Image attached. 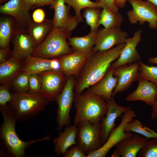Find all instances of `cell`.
I'll return each mask as SVG.
<instances>
[{
  "mask_svg": "<svg viewBox=\"0 0 157 157\" xmlns=\"http://www.w3.org/2000/svg\"><path fill=\"white\" fill-rule=\"evenodd\" d=\"M125 43L102 52H97L87 61L76 78L75 93L81 94L86 88L99 82L105 76L111 64L118 58Z\"/></svg>",
  "mask_w": 157,
  "mask_h": 157,
  "instance_id": "6da1fadb",
  "label": "cell"
},
{
  "mask_svg": "<svg viewBox=\"0 0 157 157\" xmlns=\"http://www.w3.org/2000/svg\"><path fill=\"white\" fill-rule=\"evenodd\" d=\"M0 110L3 118L0 131L1 156L23 157L26 149L31 145L38 142L51 140L49 134L36 140L27 141L22 140L16 132V124L17 121L14 110L9 105L0 107Z\"/></svg>",
  "mask_w": 157,
  "mask_h": 157,
  "instance_id": "7a4b0ae2",
  "label": "cell"
},
{
  "mask_svg": "<svg viewBox=\"0 0 157 157\" xmlns=\"http://www.w3.org/2000/svg\"><path fill=\"white\" fill-rule=\"evenodd\" d=\"M74 102L76 110L74 122L77 126L84 121L92 123L101 122L108 110L105 99L88 89L81 94L75 93Z\"/></svg>",
  "mask_w": 157,
  "mask_h": 157,
  "instance_id": "3957f363",
  "label": "cell"
},
{
  "mask_svg": "<svg viewBox=\"0 0 157 157\" xmlns=\"http://www.w3.org/2000/svg\"><path fill=\"white\" fill-rule=\"evenodd\" d=\"M72 32L53 27L42 43L34 49L32 56L52 59L70 53L73 51L67 41Z\"/></svg>",
  "mask_w": 157,
  "mask_h": 157,
  "instance_id": "277c9868",
  "label": "cell"
},
{
  "mask_svg": "<svg viewBox=\"0 0 157 157\" xmlns=\"http://www.w3.org/2000/svg\"><path fill=\"white\" fill-rule=\"evenodd\" d=\"M49 102L39 94L15 92L9 103L19 122L28 120L36 116L45 108Z\"/></svg>",
  "mask_w": 157,
  "mask_h": 157,
  "instance_id": "5b68a950",
  "label": "cell"
},
{
  "mask_svg": "<svg viewBox=\"0 0 157 157\" xmlns=\"http://www.w3.org/2000/svg\"><path fill=\"white\" fill-rule=\"evenodd\" d=\"M77 126L76 144L84 154H88L102 146L101 121L92 123L84 121Z\"/></svg>",
  "mask_w": 157,
  "mask_h": 157,
  "instance_id": "8992f818",
  "label": "cell"
},
{
  "mask_svg": "<svg viewBox=\"0 0 157 157\" xmlns=\"http://www.w3.org/2000/svg\"><path fill=\"white\" fill-rule=\"evenodd\" d=\"M76 80L74 76L69 77L62 91L56 99L58 108L56 120L58 130L70 124V112L74 101Z\"/></svg>",
  "mask_w": 157,
  "mask_h": 157,
  "instance_id": "52a82bcc",
  "label": "cell"
},
{
  "mask_svg": "<svg viewBox=\"0 0 157 157\" xmlns=\"http://www.w3.org/2000/svg\"><path fill=\"white\" fill-rule=\"evenodd\" d=\"M41 81L39 94L49 102L56 101L67 78L62 70H49L38 74Z\"/></svg>",
  "mask_w": 157,
  "mask_h": 157,
  "instance_id": "ba28073f",
  "label": "cell"
},
{
  "mask_svg": "<svg viewBox=\"0 0 157 157\" xmlns=\"http://www.w3.org/2000/svg\"><path fill=\"white\" fill-rule=\"evenodd\" d=\"M128 1L132 7V10L128 11L127 13L129 22L132 24L139 23L143 25L147 22L151 29H156L157 9L156 6L148 0Z\"/></svg>",
  "mask_w": 157,
  "mask_h": 157,
  "instance_id": "9c48e42d",
  "label": "cell"
},
{
  "mask_svg": "<svg viewBox=\"0 0 157 157\" xmlns=\"http://www.w3.org/2000/svg\"><path fill=\"white\" fill-rule=\"evenodd\" d=\"M135 112L131 109L124 113L122 117L120 123L110 132L106 142L99 149L87 155L86 157H105L110 150L124 139L131 136V132H126V124L133 120Z\"/></svg>",
  "mask_w": 157,
  "mask_h": 157,
  "instance_id": "30bf717a",
  "label": "cell"
},
{
  "mask_svg": "<svg viewBox=\"0 0 157 157\" xmlns=\"http://www.w3.org/2000/svg\"><path fill=\"white\" fill-rule=\"evenodd\" d=\"M128 35V33L123 31L120 28L99 30L92 50L93 55L97 52L106 51L115 45L125 43Z\"/></svg>",
  "mask_w": 157,
  "mask_h": 157,
  "instance_id": "8fae6325",
  "label": "cell"
},
{
  "mask_svg": "<svg viewBox=\"0 0 157 157\" xmlns=\"http://www.w3.org/2000/svg\"><path fill=\"white\" fill-rule=\"evenodd\" d=\"M33 7L25 0H10L0 6V13L12 17L21 27L26 29L33 21L29 11Z\"/></svg>",
  "mask_w": 157,
  "mask_h": 157,
  "instance_id": "7c38bea8",
  "label": "cell"
},
{
  "mask_svg": "<svg viewBox=\"0 0 157 157\" xmlns=\"http://www.w3.org/2000/svg\"><path fill=\"white\" fill-rule=\"evenodd\" d=\"M140 60L133 64L122 65L115 69L114 75L118 77V80L113 92V97L118 93L127 90L133 82L138 80L140 78L139 68Z\"/></svg>",
  "mask_w": 157,
  "mask_h": 157,
  "instance_id": "4fadbf2b",
  "label": "cell"
},
{
  "mask_svg": "<svg viewBox=\"0 0 157 157\" xmlns=\"http://www.w3.org/2000/svg\"><path fill=\"white\" fill-rule=\"evenodd\" d=\"M105 100L108 105V110L101 121V137L103 145L106 141L111 131L115 127L116 119L131 109L129 106H123L117 104L113 97Z\"/></svg>",
  "mask_w": 157,
  "mask_h": 157,
  "instance_id": "5bb4252c",
  "label": "cell"
},
{
  "mask_svg": "<svg viewBox=\"0 0 157 157\" xmlns=\"http://www.w3.org/2000/svg\"><path fill=\"white\" fill-rule=\"evenodd\" d=\"M64 0H55L50 5L54 10L52 19L54 28H60L72 32L77 26L79 23L75 16L69 14V9L65 5Z\"/></svg>",
  "mask_w": 157,
  "mask_h": 157,
  "instance_id": "9a60e30c",
  "label": "cell"
},
{
  "mask_svg": "<svg viewBox=\"0 0 157 157\" xmlns=\"http://www.w3.org/2000/svg\"><path fill=\"white\" fill-rule=\"evenodd\" d=\"M142 32L141 29L135 31L132 38L126 39L125 45L118 59L111 64L112 68L115 69L120 66L141 60V57L136 48L142 40Z\"/></svg>",
  "mask_w": 157,
  "mask_h": 157,
  "instance_id": "2e32d148",
  "label": "cell"
},
{
  "mask_svg": "<svg viewBox=\"0 0 157 157\" xmlns=\"http://www.w3.org/2000/svg\"><path fill=\"white\" fill-rule=\"evenodd\" d=\"M90 57L82 52L74 51L58 57L61 68L67 78L71 76L76 78L79 75L84 64Z\"/></svg>",
  "mask_w": 157,
  "mask_h": 157,
  "instance_id": "e0dca14e",
  "label": "cell"
},
{
  "mask_svg": "<svg viewBox=\"0 0 157 157\" xmlns=\"http://www.w3.org/2000/svg\"><path fill=\"white\" fill-rule=\"evenodd\" d=\"M138 85L134 91L128 95L126 99L129 102L140 101L152 106L157 99V86L152 82L140 78Z\"/></svg>",
  "mask_w": 157,
  "mask_h": 157,
  "instance_id": "ac0fdd59",
  "label": "cell"
},
{
  "mask_svg": "<svg viewBox=\"0 0 157 157\" xmlns=\"http://www.w3.org/2000/svg\"><path fill=\"white\" fill-rule=\"evenodd\" d=\"M11 41L13 45L11 56L20 60L31 55L35 48L32 39L26 30L16 34Z\"/></svg>",
  "mask_w": 157,
  "mask_h": 157,
  "instance_id": "d6986e66",
  "label": "cell"
},
{
  "mask_svg": "<svg viewBox=\"0 0 157 157\" xmlns=\"http://www.w3.org/2000/svg\"><path fill=\"white\" fill-rule=\"evenodd\" d=\"M1 15L0 18V47L5 48L9 47L16 34L26 29L21 27L12 17Z\"/></svg>",
  "mask_w": 157,
  "mask_h": 157,
  "instance_id": "ffe728a7",
  "label": "cell"
},
{
  "mask_svg": "<svg viewBox=\"0 0 157 157\" xmlns=\"http://www.w3.org/2000/svg\"><path fill=\"white\" fill-rule=\"evenodd\" d=\"M115 69L111 66L105 76L99 82L88 89L92 93L105 100L112 98L113 92L117 83L118 78L114 75Z\"/></svg>",
  "mask_w": 157,
  "mask_h": 157,
  "instance_id": "44dd1931",
  "label": "cell"
},
{
  "mask_svg": "<svg viewBox=\"0 0 157 157\" xmlns=\"http://www.w3.org/2000/svg\"><path fill=\"white\" fill-rule=\"evenodd\" d=\"M147 139L137 133L133 134L118 143L115 148L122 157H135L142 149Z\"/></svg>",
  "mask_w": 157,
  "mask_h": 157,
  "instance_id": "7402d4cb",
  "label": "cell"
},
{
  "mask_svg": "<svg viewBox=\"0 0 157 157\" xmlns=\"http://www.w3.org/2000/svg\"><path fill=\"white\" fill-rule=\"evenodd\" d=\"M22 66L23 60L12 56L0 63V85H5L9 89L15 78L22 72Z\"/></svg>",
  "mask_w": 157,
  "mask_h": 157,
  "instance_id": "603a6c76",
  "label": "cell"
},
{
  "mask_svg": "<svg viewBox=\"0 0 157 157\" xmlns=\"http://www.w3.org/2000/svg\"><path fill=\"white\" fill-rule=\"evenodd\" d=\"M77 129L74 124L67 126L54 139V151L57 156L63 155L70 147L76 144Z\"/></svg>",
  "mask_w": 157,
  "mask_h": 157,
  "instance_id": "cb8c5ba5",
  "label": "cell"
},
{
  "mask_svg": "<svg viewBox=\"0 0 157 157\" xmlns=\"http://www.w3.org/2000/svg\"><path fill=\"white\" fill-rule=\"evenodd\" d=\"M98 31H90L88 35L83 36L69 37L68 38V43L73 51L85 53L91 57L93 55L92 50Z\"/></svg>",
  "mask_w": 157,
  "mask_h": 157,
  "instance_id": "d4e9b609",
  "label": "cell"
},
{
  "mask_svg": "<svg viewBox=\"0 0 157 157\" xmlns=\"http://www.w3.org/2000/svg\"><path fill=\"white\" fill-rule=\"evenodd\" d=\"M53 27L52 20L47 19L40 23L32 21L26 31L32 39L35 48L44 40Z\"/></svg>",
  "mask_w": 157,
  "mask_h": 157,
  "instance_id": "484cf974",
  "label": "cell"
},
{
  "mask_svg": "<svg viewBox=\"0 0 157 157\" xmlns=\"http://www.w3.org/2000/svg\"><path fill=\"white\" fill-rule=\"evenodd\" d=\"M51 59L30 56L23 60L22 72L31 74L52 70Z\"/></svg>",
  "mask_w": 157,
  "mask_h": 157,
  "instance_id": "4316f807",
  "label": "cell"
},
{
  "mask_svg": "<svg viewBox=\"0 0 157 157\" xmlns=\"http://www.w3.org/2000/svg\"><path fill=\"white\" fill-rule=\"evenodd\" d=\"M123 18L119 12H114L106 8H103L99 22L105 28H120Z\"/></svg>",
  "mask_w": 157,
  "mask_h": 157,
  "instance_id": "83f0119b",
  "label": "cell"
},
{
  "mask_svg": "<svg viewBox=\"0 0 157 157\" xmlns=\"http://www.w3.org/2000/svg\"><path fill=\"white\" fill-rule=\"evenodd\" d=\"M126 132H133L141 135L147 139L153 138H157V132L148 127L144 126L138 119L133 120L127 123L124 129Z\"/></svg>",
  "mask_w": 157,
  "mask_h": 157,
  "instance_id": "f1b7e54d",
  "label": "cell"
},
{
  "mask_svg": "<svg viewBox=\"0 0 157 157\" xmlns=\"http://www.w3.org/2000/svg\"><path fill=\"white\" fill-rule=\"evenodd\" d=\"M101 8L87 7L84 9L82 16L85 18L87 24L90 27V31H98L101 10Z\"/></svg>",
  "mask_w": 157,
  "mask_h": 157,
  "instance_id": "f546056e",
  "label": "cell"
},
{
  "mask_svg": "<svg viewBox=\"0 0 157 157\" xmlns=\"http://www.w3.org/2000/svg\"><path fill=\"white\" fill-rule=\"evenodd\" d=\"M67 7L70 9L72 7L75 12L74 16L77 19L79 23L83 22V19L81 14V10L88 7L99 8V2L97 0L93 2L90 0H64Z\"/></svg>",
  "mask_w": 157,
  "mask_h": 157,
  "instance_id": "4dcf8cb0",
  "label": "cell"
},
{
  "mask_svg": "<svg viewBox=\"0 0 157 157\" xmlns=\"http://www.w3.org/2000/svg\"><path fill=\"white\" fill-rule=\"evenodd\" d=\"M139 71L140 78L151 81L157 86V67L147 65L140 60Z\"/></svg>",
  "mask_w": 157,
  "mask_h": 157,
  "instance_id": "1f68e13d",
  "label": "cell"
},
{
  "mask_svg": "<svg viewBox=\"0 0 157 157\" xmlns=\"http://www.w3.org/2000/svg\"><path fill=\"white\" fill-rule=\"evenodd\" d=\"M30 75L27 72H22L15 77L12 84L15 92H28Z\"/></svg>",
  "mask_w": 157,
  "mask_h": 157,
  "instance_id": "d6a6232c",
  "label": "cell"
},
{
  "mask_svg": "<svg viewBox=\"0 0 157 157\" xmlns=\"http://www.w3.org/2000/svg\"><path fill=\"white\" fill-rule=\"evenodd\" d=\"M137 156L139 157H157V138L147 139Z\"/></svg>",
  "mask_w": 157,
  "mask_h": 157,
  "instance_id": "836d02e7",
  "label": "cell"
},
{
  "mask_svg": "<svg viewBox=\"0 0 157 157\" xmlns=\"http://www.w3.org/2000/svg\"><path fill=\"white\" fill-rule=\"evenodd\" d=\"M41 88V81L38 74H32L29 78L28 92L34 94H39Z\"/></svg>",
  "mask_w": 157,
  "mask_h": 157,
  "instance_id": "e575fe53",
  "label": "cell"
},
{
  "mask_svg": "<svg viewBox=\"0 0 157 157\" xmlns=\"http://www.w3.org/2000/svg\"><path fill=\"white\" fill-rule=\"evenodd\" d=\"M13 97V93L9 90V88L4 85L0 86V107L6 106L7 103L11 102Z\"/></svg>",
  "mask_w": 157,
  "mask_h": 157,
  "instance_id": "d590c367",
  "label": "cell"
},
{
  "mask_svg": "<svg viewBox=\"0 0 157 157\" xmlns=\"http://www.w3.org/2000/svg\"><path fill=\"white\" fill-rule=\"evenodd\" d=\"M64 157H86L79 146L74 145L68 149L63 155Z\"/></svg>",
  "mask_w": 157,
  "mask_h": 157,
  "instance_id": "8d00e7d4",
  "label": "cell"
},
{
  "mask_svg": "<svg viewBox=\"0 0 157 157\" xmlns=\"http://www.w3.org/2000/svg\"><path fill=\"white\" fill-rule=\"evenodd\" d=\"M99 7L106 8L114 12L119 11V8L115 5V0H97Z\"/></svg>",
  "mask_w": 157,
  "mask_h": 157,
  "instance_id": "74e56055",
  "label": "cell"
},
{
  "mask_svg": "<svg viewBox=\"0 0 157 157\" xmlns=\"http://www.w3.org/2000/svg\"><path fill=\"white\" fill-rule=\"evenodd\" d=\"M45 13L42 9L38 8L33 12L32 15L33 21L36 23H40L43 22L45 19Z\"/></svg>",
  "mask_w": 157,
  "mask_h": 157,
  "instance_id": "f35d334b",
  "label": "cell"
},
{
  "mask_svg": "<svg viewBox=\"0 0 157 157\" xmlns=\"http://www.w3.org/2000/svg\"><path fill=\"white\" fill-rule=\"evenodd\" d=\"M9 51V47L5 48H0V63H2L7 60L6 58Z\"/></svg>",
  "mask_w": 157,
  "mask_h": 157,
  "instance_id": "ab89813d",
  "label": "cell"
},
{
  "mask_svg": "<svg viewBox=\"0 0 157 157\" xmlns=\"http://www.w3.org/2000/svg\"><path fill=\"white\" fill-rule=\"evenodd\" d=\"M51 66L52 70L58 71L61 70L60 63L58 58L51 59Z\"/></svg>",
  "mask_w": 157,
  "mask_h": 157,
  "instance_id": "60d3db41",
  "label": "cell"
},
{
  "mask_svg": "<svg viewBox=\"0 0 157 157\" xmlns=\"http://www.w3.org/2000/svg\"><path fill=\"white\" fill-rule=\"evenodd\" d=\"M55 0H37L34 6L40 7L46 5H51Z\"/></svg>",
  "mask_w": 157,
  "mask_h": 157,
  "instance_id": "b9f144b4",
  "label": "cell"
},
{
  "mask_svg": "<svg viewBox=\"0 0 157 157\" xmlns=\"http://www.w3.org/2000/svg\"><path fill=\"white\" fill-rule=\"evenodd\" d=\"M152 106V112L151 118L153 119H156L157 117V99Z\"/></svg>",
  "mask_w": 157,
  "mask_h": 157,
  "instance_id": "7bdbcfd3",
  "label": "cell"
},
{
  "mask_svg": "<svg viewBox=\"0 0 157 157\" xmlns=\"http://www.w3.org/2000/svg\"><path fill=\"white\" fill-rule=\"evenodd\" d=\"M128 0H115V3L119 8H123L126 5V2Z\"/></svg>",
  "mask_w": 157,
  "mask_h": 157,
  "instance_id": "ee69618b",
  "label": "cell"
},
{
  "mask_svg": "<svg viewBox=\"0 0 157 157\" xmlns=\"http://www.w3.org/2000/svg\"><path fill=\"white\" fill-rule=\"evenodd\" d=\"M111 157H121V156L119 151L117 149L115 148L113 152Z\"/></svg>",
  "mask_w": 157,
  "mask_h": 157,
  "instance_id": "f6af8a7d",
  "label": "cell"
},
{
  "mask_svg": "<svg viewBox=\"0 0 157 157\" xmlns=\"http://www.w3.org/2000/svg\"><path fill=\"white\" fill-rule=\"evenodd\" d=\"M148 62L150 63L157 64V56L149 58L148 59Z\"/></svg>",
  "mask_w": 157,
  "mask_h": 157,
  "instance_id": "bcb514c9",
  "label": "cell"
},
{
  "mask_svg": "<svg viewBox=\"0 0 157 157\" xmlns=\"http://www.w3.org/2000/svg\"><path fill=\"white\" fill-rule=\"evenodd\" d=\"M25 1L31 5L34 6L37 0H25Z\"/></svg>",
  "mask_w": 157,
  "mask_h": 157,
  "instance_id": "7dc6e473",
  "label": "cell"
},
{
  "mask_svg": "<svg viewBox=\"0 0 157 157\" xmlns=\"http://www.w3.org/2000/svg\"><path fill=\"white\" fill-rule=\"evenodd\" d=\"M148 0L149 1L151 2H152V3H153L156 6V8L157 9V0Z\"/></svg>",
  "mask_w": 157,
  "mask_h": 157,
  "instance_id": "c3c4849f",
  "label": "cell"
},
{
  "mask_svg": "<svg viewBox=\"0 0 157 157\" xmlns=\"http://www.w3.org/2000/svg\"><path fill=\"white\" fill-rule=\"evenodd\" d=\"M8 0H0V3L1 5H2L7 2Z\"/></svg>",
  "mask_w": 157,
  "mask_h": 157,
  "instance_id": "681fc988",
  "label": "cell"
},
{
  "mask_svg": "<svg viewBox=\"0 0 157 157\" xmlns=\"http://www.w3.org/2000/svg\"><path fill=\"white\" fill-rule=\"evenodd\" d=\"M156 27H157L156 29H157V23H156Z\"/></svg>",
  "mask_w": 157,
  "mask_h": 157,
  "instance_id": "f907efd6",
  "label": "cell"
},
{
  "mask_svg": "<svg viewBox=\"0 0 157 157\" xmlns=\"http://www.w3.org/2000/svg\"><path fill=\"white\" fill-rule=\"evenodd\" d=\"M156 119H157V118H156Z\"/></svg>",
  "mask_w": 157,
  "mask_h": 157,
  "instance_id": "816d5d0a",
  "label": "cell"
}]
</instances>
